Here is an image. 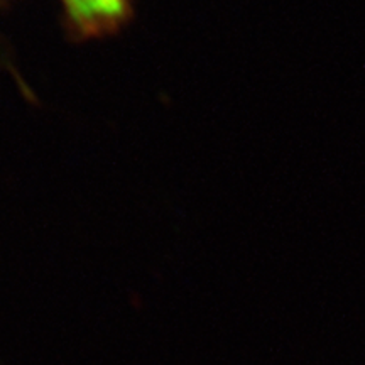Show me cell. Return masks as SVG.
Wrapping results in <instances>:
<instances>
[{"mask_svg":"<svg viewBox=\"0 0 365 365\" xmlns=\"http://www.w3.org/2000/svg\"><path fill=\"white\" fill-rule=\"evenodd\" d=\"M132 0H61L73 34L80 39L113 34L130 16Z\"/></svg>","mask_w":365,"mask_h":365,"instance_id":"cell-1","label":"cell"}]
</instances>
